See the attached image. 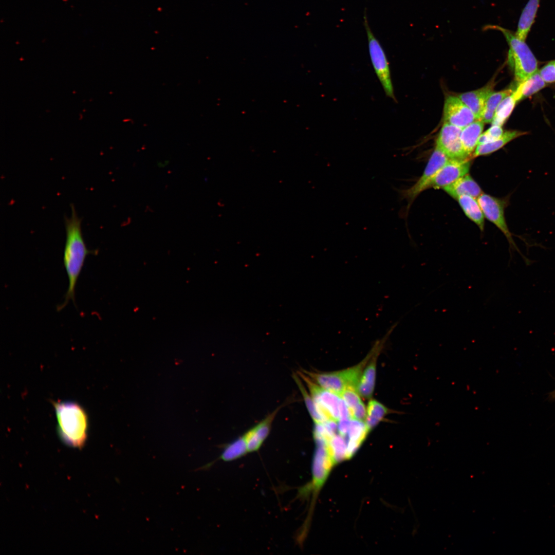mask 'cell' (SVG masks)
<instances>
[{
  "label": "cell",
  "instance_id": "1",
  "mask_svg": "<svg viewBox=\"0 0 555 555\" xmlns=\"http://www.w3.org/2000/svg\"><path fill=\"white\" fill-rule=\"evenodd\" d=\"M71 214L64 218L66 240L63 253V264L68 279V286L64 302L58 305L62 310L71 301L75 304V289L78 280L89 254H96L97 250L88 249L85 244L81 229V218L71 205Z\"/></svg>",
  "mask_w": 555,
  "mask_h": 555
},
{
  "label": "cell",
  "instance_id": "2",
  "mask_svg": "<svg viewBox=\"0 0 555 555\" xmlns=\"http://www.w3.org/2000/svg\"><path fill=\"white\" fill-rule=\"evenodd\" d=\"M53 405L62 440L69 446L82 448L87 436L88 422L85 411L72 401L54 402Z\"/></svg>",
  "mask_w": 555,
  "mask_h": 555
},
{
  "label": "cell",
  "instance_id": "3",
  "mask_svg": "<svg viewBox=\"0 0 555 555\" xmlns=\"http://www.w3.org/2000/svg\"><path fill=\"white\" fill-rule=\"evenodd\" d=\"M485 29L501 32L509 47L508 62L514 70L517 84L538 70V61L525 41L517 38L515 32L498 25H487Z\"/></svg>",
  "mask_w": 555,
  "mask_h": 555
},
{
  "label": "cell",
  "instance_id": "4",
  "mask_svg": "<svg viewBox=\"0 0 555 555\" xmlns=\"http://www.w3.org/2000/svg\"><path fill=\"white\" fill-rule=\"evenodd\" d=\"M375 349L374 346L366 357L358 364L344 370L320 373L304 370L302 372L323 388L340 396L347 387L356 390L363 370L372 358Z\"/></svg>",
  "mask_w": 555,
  "mask_h": 555
},
{
  "label": "cell",
  "instance_id": "5",
  "mask_svg": "<svg viewBox=\"0 0 555 555\" xmlns=\"http://www.w3.org/2000/svg\"><path fill=\"white\" fill-rule=\"evenodd\" d=\"M366 12H364L363 17L364 26L367 34L368 51L373 68L386 96L396 101L387 59L381 45L371 29Z\"/></svg>",
  "mask_w": 555,
  "mask_h": 555
},
{
  "label": "cell",
  "instance_id": "6",
  "mask_svg": "<svg viewBox=\"0 0 555 555\" xmlns=\"http://www.w3.org/2000/svg\"><path fill=\"white\" fill-rule=\"evenodd\" d=\"M477 199L484 216L503 233L509 244L510 249L516 250L521 254L513 239V234L508 228L505 216V209L508 205L509 197L498 198L483 193Z\"/></svg>",
  "mask_w": 555,
  "mask_h": 555
},
{
  "label": "cell",
  "instance_id": "7",
  "mask_svg": "<svg viewBox=\"0 0 555 555\" xmlns=\"http://www.w3.org/2000/svg\"><path fill=\"white\" fill-rule=\"evenodd\" d=\"M449 159L440 149L435 146L419 179L410 188L399 191L402 198L407 200L408 208L419 194L428 189L432 178Z\"/></svg>",
  "mask_w": 555,
  "mask_h": 555
},
{
  "label": "cell",
  "instance_id": "8",
  "mask_svg": "<svg viewBox=\"0 0 555 555\" xmlns=\"http://www.w3.org/2000/svg\"><path fill=\"white\" fill-rule=\"evenodd\" d=\"M461 128L444 123L436 140V146L449 159H464L467 157L461 141Z\"/></svg>",
  "mask_w": 555,
  "mask_h": 555
},
{
  "label": "cell",
  "instance_id": "9",
  "mask_svg": "<svg viewBox=\"0 0 555 555\" xmlns=\"http://www.w3.org/2000/svg\"><path fill=\"white\" fill-rule=\"evenodd\" d=\"M470 162L464 159H449L430 181L428 189H442L468 174Z\"/></svg>",
  "mask_w": 555,
  "mask_h": 555
},
{
  "label": "cell",
  "instance_id": "10",
  "mask_svg": "<svg viewBox=\"0 0 555 555\" xmlns=\"http://www.w3.org/2000/svg\"><path fill=\"white\" fill-rule=\"evenodd\" d=\"M476 120L470 110L458 97L448 96L443 106L444 123L463 128Z\"/></svg>",
  "mask_w": 555,
  "mask_h": 555
},
{
  "label": "cell",
  "instance_id": "11",
  "mask_svg": "<svg viewBox=\"0 0 555 555\" xmlns=\"http://www.w3.org/2000/svg\"><path fill=\"white\" fill-rule=\"evenodd\" d=\"M279 410L278 408L243 435L248 453L257 451L261 448L270 433L272 421Z\"/></svg>",
  "mask_w": 555,
  "mask_h": 555
},
{
  "label": "cell",
  "instance_id": "12",
  "mask_svg": "<svg viewBox=\"0 0 555 555\" xmlns=\"http://www.w3.org/2000/svg\"><path fill=\"white\" fill-rule=\"evenodd\" d=\"M383 343L382 340L381 342H378L375 345V351L370 361L363 369L356 386V390L358 394L365 398L369 399L373 394L376 379V361Z\"/></svg>",
  "mask_w": 555,
  "mask_h": 555
},
{
  "label": "cell",
  "instance_id": "13",
  "mask_svg": "<svg viewBox=\"0 0 555 555\" xmlns=\"http://www.w3.org/2000/svg\"><path fill=\"white\" fill-rule=\"evenodd\" d=\"M442 189L455 199L461 195H469L477 198L483 193L478 184L468 174Z\"/></svg>",
  "mask_w": 555,
  "mask_h": 555
},
{
  "label": "cell",
  "instance_id": "14",
  "mask_svg": "<svg viewBox=\"0 0 555 555\" xmlns=\"http://www.w3.org/2000/svg\"><path fill=\"white\" fill-rule=\"evenodd\" d=\"M492 91L491 88L488 86L477 90L460 94L458 95V97L470 109L476 120H480L486 100Z\"/></svg>",
  "mask_w": 555,
  "mask_h": 555
},
{
  "label": "cell",
  "instance_id": "15",
  "mask_svg": "<svg viewBox=\"0 0 555 555\" xmlns=\"http://www.w3.org/2000/svg\"><path fill=\"white\" fill-rule=\"evenodd\" d=\"M541 0H529L522 10L515 34L523 41H526L535 18Z\"/></svg>",
  "mask_w": 555,
  "mask_h": 555
},
{
  "label": "cell",
  "instance_id": "16",
  "mask_svg": "<svg viewBox=\"0 0 555 555\" xmlns=\"http://www.w3.org/2000/svg\"><path fill=\"white\" fill-rule=\"evenodd\" d=\"M541 76L539 69L521 83L517 84L512 95L517 102L526 99L539 91L547 85Z\"/></svg>",
  "mask_w": 555,
  "mask_h": 555
},
{
  "label": "cell",
  "instance_id": "17",
  "mask_svg": "<svg viewBox=\"0 0 555 555\" xmlns=\"http://www.w3.org/2000/svg\"><path fill=\"white\" fill-rule=\"evenodd\" d=\"M484 123L476 120L462 128L460 139L464 152L468 157L474 151L479 136L482 134Z\"/></svg>",
  "mask_w": 555,
  "mask_h": 555
},
{
  "label": "cell",
  "instance_id": "18",
  "mask_svg": "<svg viewBox=\"0 0 555 555\" xmlns=\"http://www.w3.org/2000/svg\"><path fill=\"white\" fill-rule=\"evenodd\" d=\"M456 199L465 215L474 222L481 231H483L485 216L477 198L469 195H461Z\"/></svg>",
  "mask_w": 555,
  "mask_h": 555
},
{
  "label": "cell",
  "instance_id": "19",
  "mask_svg": "<svg viewBox=\"0 0 555 555\" xmlns=\"http://www.w3.org/2000/svg\"><path fill=\"white\" fill-rule=\"evenodd\" d=\"M369 432L365 422L354 418L351 419L347 433L348 440L347 454L348 456L351 455L357 450Z\"/></svg>",
  "mask_w": 555,
  "mask_h": 555
},
{
  "label": "cell",
  "instance_id": "20",
  "mask_svg": "<svg viewBox=\"0 0 555 555\" xmlns=\"http://www.w3.org/2000/svg\"><path fill=\"white\" fill-rule=\"evenodd\" d=\"M527 134V132L517 131L504 132L503 135L497 140L488 143L477 145L473 156L476 157L490 154L501 149L512 140Z\"/></svg>",
  "mask_w": 555,
  "mask_h": 555
},
{
  "label": "cell",
  "instance_id": "21",
  "mask_svg": "<svg viewBox=\"0 0 555 555\" xmlns=\"http://www.w3.org/2000/svg\"><path fill=\"white\" fill-rule=\"evenodd\" d=\"M513 90L511 88H509L497 92L492 91L486 100L484 109L479 120L484 123L492 122L499 104L505 98L511 95Z\"/></svg>",
  "mask_w": 555,
  "mask_h": 555
},
{
  "label": "cell",
  "instance_id": "22",
  "mask_svg": "<svg viewBox=\"0 0 555 555\" xmlns=\"http://www.w3.org/2000/svg\"><path fill=\"white\" fill-rule=\"evenodd\" d=\"M248 453L243 435L225 446L218 459L230 461L244 456Z\"/></svg>",
  "mask_w": 555,
  "mask_h": 555
},
{
  "label": "cell",
  "instance_id": "23",
  "mask_svg": "<svg viewBox=\"0 0 555 555\" xmlns=\"http://www.w3.org/2000/svg\"><path fill=\"white\" fill-rule=\"evenodd\" d=\"M387 412V409L379 401L371 400L368 402L365 423L369 431L382 420Z\"/></svg>",
  "mask_w": 555,
  "mask_h": 555
},
{
  "label": "cell",
  "instance_id": "24",
  "mask_svg": "<svg viewBox=\"0 0 555 555\" xmlns=\"http://www.w3.org/2000/svg\"><path fill=\"white\" fill-rule=\"evenodd\" d=\"M517 101L512 93L505 98L497 106L492 125L502 126L510 116Z\"/></svg>",
  "mask_w": 555,
  "mask_h": 555
},
{
  "label": "cell",
  "instance_id": "25",
  "mask_svg": "<svg viewBox=\"0 0 555 555\" xmlns=\"http://www.w3.org/2000/svg\"><path fill=\"white\" fill-rule=\"evenodd\" d=\"M293 379L302 393L306 408L314 422L315 423H321L325 421L324 419L319 413L311 395L308 393L299 376L294 374L293 375Z\"/></svg>",
  "mask_w": 555,
  "mask_h": 555
},
{
  "label": "cell",
  "instance_id": "26",
  "mask_svg": "<svg viewBox=\"0 0 555 555\" xmlns=\"http://www.w3.org/2000/svg\"><path fill=\"white\" fill-rule=\"evenodd\" d=\"M504 132L501 126L492 125L489 128L480 135L477 145L488 143L497 140L503 135Z\"/></svg>",
  "mask_w": 555,
  "mask_h": 555
},
{
  "label": "cell",
  "instance_id": "27",
  "mask_svg": "<svg viewBox=\"0 0 555 555\" xmlns=\"http://www.w3.org/2000/svg\"><path fill=\"white\" fill-rule=\"evenodd\" d=\"M340 396L344 401L349 412L354 409L362 401L357 390L353 387L346 388L340 395Z\"/></svg>",
  "mask_w": 555,
  "mask_h": 555
},
{
  "label": "cell",
  "instance_id": "28",
  "mask_svg": "<svg viewBox=\"0 0 555 555\" xmlns=\"http://www.w3.org/2000/svg\"><path fill=\"white\" fill-rule=\"evenodd\" d=\"M539 72L547 84L555 83V60L546 63Z\"/></svg>",
  "mask_w": 555,
  "mask_h": 555
},
{
  "label": "cell",
  "instance_id": "29",
  "mask_svg": "<svg viewBox=\"0 0 555 555\" xmlns=\"http://www.w3.org/2000/svg\"><path fill=\"white\" fill-rule=\"evenodd\" d=\"M351 418L365 422L366 417V409L362 401L360 402L354 409L349 412Z\"/></svg>",
  "mask_w": 555,
  "mask_h": 555
},
{
  "label": "cell",
  "instance_id": "30",
  "mask_svg": "<svg viewBox=\"0 0 555 555\" xmlns=\"http://www.w3.org/2000/svg\"><path fill=\"white\" fill-rule=\"evenodd\" d=\"M351 419V418L341 419L338 421V432L343 437L346 436L347 434Z\"/></svg>",
  "mask_w": 555,
  "mask_h": 555
},
{
  "label": "cell",
  "instance_id": "31",
  "mask_svg": "<svg viewBox=\"0 0 555 555\" xmlns=\"http://www.w3.org/2000/svg\"><path fill=\"white\" fill-rule=\"evenodd\" d=\"M549 396L551 399H555V390L549 395Z\"/></svg>",
  "mask_w": 555,
  "mask_h": 555
}]
</instances>
